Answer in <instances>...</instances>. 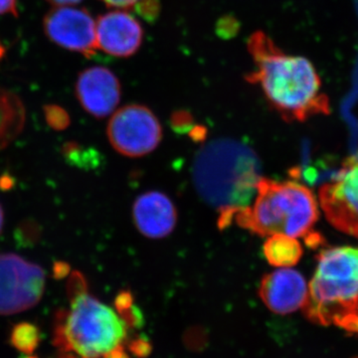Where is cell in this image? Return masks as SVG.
<instances>
[{"label":"cell","mask_w":358,"mask_h":358,"mask_svg":"<svg viewBox=\"0 0 358 358\" xmlns=\"http://www.w3.org/2000/svg\"><path fill=\"white\" fill-rule=\"evenodd\" d=\"M247 48L255 70L246 75V81L262 88L282 119L303 122L331 113L329 96L322 92V80L310 60L284 53L263 31L249 37Z\"/></svg>","instance_id":"1"},{"label":"cell","mask_w":358,"mask_h":358,"mask_svg":"<svg viewBox=\"0 0 358 358\" xmlns=\"http://www.w3.org/2000/svg\"><path fill=\"white\" fill-rule=\"evenodd\" d=\"M261 178L260 159L253 148L232 138L209 141L193 160V185L201 199L217 209L220 228L250 206Z\"/></svg>","instance_id":"2"},{"label":"cell","mask_w":358,"mask_h":358,"mask_svg":"<svg viewBox=\"0 0 358 358\" xmlns=\"http://www.w3.org/2000/svg\"><path fill=\"white\" fill-rule=\"evenodd\" d=\"M69 308L56 313L54 345L76 358H129V324L119 310L89 293L86 280L74 272L68 282Z\"/></svg>","instance_id":"3"},{"label":"cell","mask_w":358,"mask_h":358,"mask_svg":"<svg viewBox=\"0 0 358 358\" xmlns=\"http://www.w3.org/2000/svg\"><path fill=\"white\" fill-rule=\"evenodd\" d=\"M319 206L307 186L296 181L261 178L253 205L237 212L233 220L260 236H313Z\"/></svg>","instance_id":"4"},{"label":"cell","mask_w":358,"mask_h":358,"mask_svg":"<svg viewBox=\"0 0 358 358\" xmlns=\"http://www.w3.org/2000/svg\"><path fill=\"white\" fill-rule=\"evenodd\" d=\"M303 313L320 326H339L358 313V248L334 247L317 256Z\"/></svg>","instance_id":"5"},{"label":"cell","mask_w":358,"mask_h":358,"mask_svg":"<svg viewBox=\"0 0 358 358\" xmlns=\"http://www.w3.org/2000/svg\"><path fill=\"white\" fill-rule=\"evenodd\" d=\"M45 273L37 264L15 254H0V315L29 310L44 294Z\"/></svg>","instance_id":"6"},{"label":"cell","mask_w":358,"mask_h":358,"mask_svg":"<svg viewBox=\"0 0 358 358\" xmlns=\"http://www.w3.org/2000/svg\"><path fill=\"white\" fill-rule=\"evenodd\" d=\"M107 134L110 145L119 154L141 157L159 147L162 129L159 120L148 108L129 105L112 115Z\"/></svg>","instance_id":"7"},{"label":"cell","mask_w":358,"mask_h":358,"mask_svg":"<svg viewBox=\"0 0 358 358\" xmlns=\"http://www.w3.org/2000/svg\"><path fill=\"white\" fill-rule=\"evenodd\" d=\"M320 207L331 225L358 239V159L346 162L320 188Z\"/></svg>","instance_id":"8"},{"label":"cell","mask_w":358,"mask_h":358,"mask_svg":"<svg viewBox=\"0 0 358 358\" xmlns=\"http://www.w3.org/2000/svg\"><path fill=\"white\" fill-rule=\"evenodd\" d=\"M43 27L47 37L58 46L87 58L96 55V22L87 9L58 6L46 14Z\"/></svg>","instance_id":"9"},{"label":"cell","mask_w":358,"mask_h":358,"mask_svg":"<svg viewBox=\"0 0 358 358\" xmlns=\"http://www.w3.org/2000/svg\"><path fill=\"white\" fill-rule=\"evenodd\" d=\"M76 96L83 109L96 119L112 114L121 100L119 79L105 67H92L79 75Z\"/></svg>","instance_id":"10"},{"label":"cell","mask_w":358,"mask_h":358,"mask_svg":"<svg viewBox=\"0 0 358 358\" xmlns=\"http://www.w3.org/2000/svg\"><path fill=\"white\" fill-rule=\"evenodd\" d=\"M96 45L115 57H131L143 43V30L138 20L127 11L103 14L96 22Z\"/></svg>","instance_id":"11"},{"label":"cell","mask_w":358,"mask_h":358,"mask_svg":"<svg viewBox=\"0 0 358 358\" xmlns=\"http://www.w3.org/2000/svg\"><path fill=\"white\" fill-rule=\"evenodd\" d=\"M308 288L298 271L281 268L264 275L259 296L268 310L288 315L303 308L308 300Z\"/></svg>","instance_id":"12"},{"label":"cell","mask_w":358,"mask_h":358,"mask_svg":"<svg viewBox=\"0 0 358 358\" xmlns=\"http://www.w3.org/2000/svg\"><path fill=\"white\" fill-rule=\"evenodd\" d=\"M133 217L136 229L150 239H162L171 234L178 222L173 202L164 193L148 192L134 201Z\"/></svg>","instance_id":"13"},{"label":"cell","mask_w":358,"mask_h":358,"mask_svg":"<svg viewBox=\"0 0 358 358\" xmlns=\"http://www.w3.org/2000/svg\"><path fill=\"white\" fill-rule=\"evenodd\" d=\"M25 119L24 103L20 96L0 88V150L8 147L22 133Z\"/></svg>","instance_id":"14"},{"label":"cell","mask_w":358,"mask_h":358,"mask_svg":"<svg viewBox=\"0 0 358 358\" xmlns=\"http://www.w3.org/2000/svg\"><path fill=\"white\" fill-rule=\"evenodd\" d=\"M264 256L268 264L278 268L293 267L303 256V247L296 238L286 235H272L263 247Z\"/></svg>","instance_id":"15"},{"label":"cell","mask_w":358,"mask_h":358,"mask_svg":"<svg viewBox=\"0 0 358 358\" xmlns=\"http://www.w3.org/2000/svg\"><path fill=\"white\" fill-rule=\"evenodd\" d=\"M10 341L16 350L26 355H31L39 345V329L34 324L21 322L13 327Z\"/></svg>","instance_id":"16"},{"label":"cell","mask_w":358,"mask_h":358,"mask_svg":"<svg viewBox=\"0 0 358 358\" xmlns=\"http://www.w3.org/2000/svg\"><path fill=\"white\" fill-rule=\"evenodd\" d=\"M45 120L55 131H64L70 126V115L58 105H46L43 108Z\"/></svg>","instance_id":"17"},{"label":"cell","mask_w":358,"mask_h":358,"mask_svg":"<svg viewBox=\"0 0 358 358\" xmlns=\"http://www.w3.org/2000/svg\"><path fill=\"white\" fill-rule=\"evenodd\" d=\"M238 29H239L238 21L230 16L221 18L217 24V33L222 38H230L234 36Z\"/></svg>","instance_id":"18"},{"label":"cell","mask_w":358,"mask_h":358,"mask_svg":"<svg viewBox=\"0 0 358 358\" xmlns=\"http://www.w3.org/2000/svg\"><path fill=\"white\" fill-rule=\"evenodd\" d=\"M18 234H20V239L23 240L25 243H34L39 238V226L36 223L32 222V221H28V222H25L20 226Z\"/></svg>","instance_id":"19"},{"label":"cell","mask_w":358,"mask_h":358,"mask_svg":"<svg viewBox=\"0 0 358 358\" xmlns=\"http://www.w3.org/2000/svg\"><path fill=\"white\" fill-rule=\"evenodd\" d=\"M103 3L115 8L128 9L136 13V9L148 0H101Z\"/></svg>","instance_id":"20"},{"label":"cell","mask_w":358,"mask_h":358,"mask_svg":"<svg viewBox=\"0 0 358 358\" xmlns=\"http://www.w3.org/2000/svg\"><path fill=\"white\" fill-rule=\"evenodd\" d=\"M192 115L188 113L178 112L173 115V124L174 128L183 129L192 124Z\"/></svg>","instance_id":"21"},{"label":"cell","mask_w":358,"mask_h":358,"mask_svg":"<svg viewBox=\"0 0 358 358\" xmlns=\"http://www.w3.org/2000/svg\"><path fill=\"white\" fill-rule=\"evenodd\" d=\"M11 14L17 17V0H0V15Z\"/></svg>","instance_id":"22"},{"label":"cell","mask_w":358,"mask_h":358,"mask_svg":"<svg viewBox=\"0 0 358 358\" xmlns=\"http://www.w3.org/2000/svg\"><path fill=\"white\" fill-rule=\"evenodd\" d=\"M338 327H343L345 331H350V333L358 334V313L346 317Z\"/></svg>","instance_id":"23"},{"label":"cell","mask_w":358,"mask_h":358,"mask_svg":"<svg viewBox=\"0 0 358 358\" xmlns=\"http://www.w3.org/2000/svg\"><path fill=\"white\" fill-rule=\"evenodd\" d=\"M53 271L54 275L57 279H61V278L65 277L69 273L70 268L66 263L58 262L54 265Z\"/></svg>","instance_id":"24"},{"label":"cell","mask_w":358,"mask_h":358,"mask_svg":"<svg viewBox=\"0 0 358 358\" xmlns=\"http://www.w3.org/2000/svg\"><path fill=\"white\" fill-rule=\"evenodd\" d=\"M46 1L54 6H66L79 3L82 0H46Z\"/></svg>","instance_id":"25"},{"label":"cell","mask_w":358,"mask_h":358,"mask_svg":"<svg viewBox=\"0 0 358 358\" xmlns=\"http://www.w3.org/2000/svg\"><path fill=\"white\" fill-rule=\"evenodd\" d=\"M4 225V212L3 209H2L1 205H0V233L2 232V229H3Z\"/></svg>","instance_id":"26"},{"label":"cell","mask_w":358,"mask_h":358,"mask_svg":"<svg viewBox=\"0 0 358 358\" xmlns=\"http://www.w3.org/2000/svg\"><path fill=\"white\" fill-rule=\"evenodd\" d=\"M6 47H4L3 45L1 44V42H0V60L4 57V55H6Z\"/></svg>","instance_id":"27"},{"label":"cell","mask_w":358,"mask_h":358,"mask_svg":"<svg viewBox=\"0 0 358 358\" xmlns=\"http://www.w3.org/2000/svg\"><path fill=\"white\" fill-rule=\"evenodd\" d=\"M27 358H36V357H27ZM61 358H76V357H72V355H62V357H61Z\"/></svg>","instance_id":"28"}]
</instances>
